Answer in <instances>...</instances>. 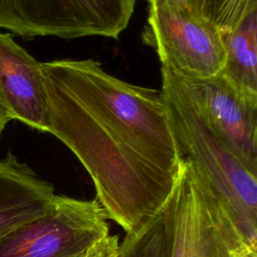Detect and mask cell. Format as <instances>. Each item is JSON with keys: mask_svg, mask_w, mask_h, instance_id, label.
Masks as SVG:
<instances>
[{"mask_svg": "<svg viewBox=\"0 0 257 257\" xmlns=\"http://www.w3.org/2000/svg\"><path fill=\"white\" fill-rule=\"evenodd\" d=\"M118 248V236L108 234L87 250L86 257H117Z\"/></svg>", "mask_w": 257, "mask_h": 257, "instance_id": "obj_13", "label": "cell"}, {"mask_svg": "<svg viewBox=\"0 0 257 257\" xmlns=\"http://www.w3.org/2000/svg\"><path fill=\"white\" fill-rule=\"evenodd\" d=\"M86 252H87V251H86ZM86 252L83 253V254H81V255H79V256H77V257H86Z\"/></svg>", "mask_w": 257, "mask_h": 257, "instance_id": "obj_17", "label": "cell"}, {"mask_svg": "<svg viewBox=\"0 0 257 257\" xmlns=\"http://www.w3.org/2000/svg\"><path fill=\"white\" fill-rule=\"evenodd\" d=\"M242 257H257V251H248Z\"/></svg>", "mask_w": 257, "mask_h": 257, "instance_id": "obj_16", "label": "cell"}, {"mask_svg": "<svg viewBox=\"0 0 257 257\" xmlns=\"http://www.w3.org/2000/svg\"><path fill=\"white\" fill-rule=\"evenodd\" d=\"M54 197V187L9 152L0 160V237L46 214Z\"/></svg>", "mask_w": 257, "mask_h": 257, "instance_id": "obj_9", "label": "cell"}, {"mask_svg": "<svg viewBox=\"0 0 257 257\" xmlns=\"http://www.w3.org/2000/svg\"><path fill=\"white\" fill-rule=\"evenodd\" d=\"M161 72V91L179 158L193 165L246 245L257 251V174L216 135L177 74L164 66Z\"/></svg>", "mask_w": 257, "mask_h": 257, "instance_id": "obj_2", "label": "cell"}, {"mask_svg": "<svg viewBox=\"0 0 257 257\" xmlns=\"http://www.w3.org/2000/svg\"><path fill=\"white\" fill-rule=\"evenodd\" d=\"M108 234L96 199L55 195L46 214L0 237V257H77Z\"/></svg>", "mask_w": 257, "mask_h": 257, "instance_id": "obj_6", "label": "cell"}, {"mask_svg": "<svg viewBox=\"0 0 257 257\" xmlns=\"http://www.w3.org/2000/svg\"><path fill=\"white\" fill-rule=\"evenodd\" d=\"M13 117L8 109V107L6 106L1 94H0V139L2 136V133L4 131V128L6 127L7 123L12 120Z\"/></svg>", "mask_w": 257, "mask_h": 257, "instance_id": "obj_15", "label": "cell"}, {"mask_svg": "<svg viewBox=\"0 0 257 257\" xmlns=\"http://www.w3.org/2000/svg\"><path fill=\"white\" fill-rule=\"evenodd\" d=\"M137 0H0V28L24 39L54 36L117 39Z\"/></svg>", "mask_w": 257, "mask_h": 257, "instance_id": "obj_4", "label": "cell"}, {"mask_svg": "<svg viewBox=\"0 0 257 257\" xmlns=\"http://www.w3.org/2000/svg\"><path fill=\"white\" fill-rule=\"evenodd\" d=\"M222 36L226 55L221 75L237 90L257 96V10Z\"/></svg>", "mask_w": 257, "mask_h": 257, "instance_id": "obj_10", "label": "cell"}, {"mask_svg": "<svg viewBox=\"0 0 257 257\" xmlns=\"http://www.w3.org/2000/svg\"><path fill=\"white\" fill-rule=\"evenodd\" d=\"M173 199L171 257H242L249 249L193 165L180 159Z\"/></svg>", "mask_w": 257, "mask_h": 257, "instance_id": "obj_3", "label": "cell"}, {"mask_svg": "<svg viewBox=\"0 0 257 257\" xmlns=\"http://www.w3.org/2000/svg\"><path fill=\"white\" fill-rule=\"evenodd\" d=\"M179 78L216 135L257 174V96L237 90L221 74L206 79Z\"/></svg>", "mask_w": 257, "mask_h": 257, "instance_id": "obj_7", "label": "cell"}, {"mask_svg": "<svg viewBox=\"0 0 257 257\" xmlns=\"http://www.w3.org/2000/svg\"><path fill=\"white\" fill-rule=\"evenodd\" d=\"M0 94L13 119L47 133V99L41 62L0 31Z\"/></svg>", "mask_w": 257, "mask_h": 257, "instance_id": "obj_8", "label": "cell"}, {"mask_svg": "<svg viewBox=\"0 0 257 257\" xmlns=\"http://www.w3.org/2000/svg\"><path fill=\"white\" fill-rule=\"evenodd\" d=\"M173 195V193H172ZM147 221L126 232L119 243L117 257H171L173 237V199Z\"/></svg>", "mask_w": 257, "mask_h": 257, "instance_id": "obj_11", "label": "cell"}, {"mask_svg": "<svg viewBox=\"0 0 257 257\" xmlns=\"http://www.w3.org/2000/svg\"><path fill=\"white\" fill-rule=\"evenodd\" d=\"M204 1L205 0H148V3H158V2L169 3V4L187 8V9L193 11L194 13H197V14L203 16Z\"/></svg>", "mask_w": 257, "mask_h": 257, "instance_id": "obj_14", "label": "cell"}, {"mask_svg": "<svg viewBox=\"0 0 257 257\" xmlns=\"http://www.w3.org/2000/svg\"><path fill=\"white\" fill-rule=\"evenodd\" d=\"M142 38L155 49L162 66L181 78L206 79L223 70L226 53L222 33L187 8L149 3Z\"/></svg>", "mask_w": 257, "mask_h": 257, "instance_id": "obj_5", "label": "cell"}, {"mask_svg": "<svg viewBox=\"0 0 257 257\" xmlns=\"http://www.w3.org/2000/svg\"><path fill=\"white\" fill-rule=\"evenodd\" d=\"M255 10L257 0H205L203 16L224 34L238 27Z\"/></svg>", "mask_w": 257, "mask_h": 257, "instance_id": "obj_12", "label": "cell"}, {"mask_svg": "<svg viewBox=\"0 0 257 257\" xmlns=\"http://www.w3.org/2000/svg\"><path fill=\"white\" fill-rule=\"evenodd\" d=\"M48 131L92 179L107 219L124 232L171 197L178 152L167 115L148 90L127 82L70 84L41 64Z\"/></svg>", "mask_w": 257, "mask_h": 257, "instance_id": "obj_1", "label": "cell"}]
</instances>
